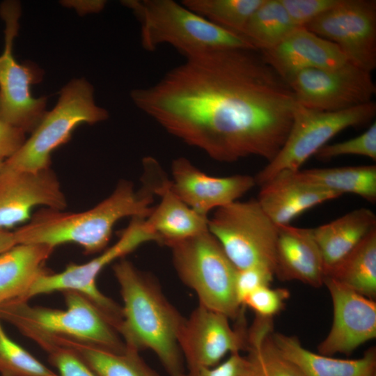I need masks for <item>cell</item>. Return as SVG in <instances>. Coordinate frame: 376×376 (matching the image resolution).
<instances>
[{"instance_id":"obj_1","label":"cell","mask_w":376,"mask_h":376,"mask_svg":"<svg viewBox=\"0 0 376 376\" xmlns=\"http://www.w3.org/2000/svg\"><path fill=\"white\" fill-rule=\"evenodd\" d=\"M185 58L153 85L133 90L134 104L216 161L256 156L270 162L291 127L295 101L287 83L253 49Z\"/></svg>"},{"instance_id":"obj_2","label":"cell","mask_w":376,"mask_h":376,"mask_svg":"<svg viewBox=\"0 0 376 376\" xmlns=\"http://www.w3.org/2000/svg\"><path fill=\"white\" fill-rule=\"evenodd\" d=\"M123 301L118 334L126 347L152 351L169 376H185V363L178 344L184 322L159 284L131 262L120 259L113 267Z\"/></svg>"},{"instance_id":"obj_3","label":"cell","mask_w":376,"mask_h":376,"mask_svg":"<svg viewBox=\"0 0 376 376\" xmlns=\"http://www.w3.org/2000/svg\"><path fill=\"white\" fill-rule=\"evenodd\" d=\"M153 196L145 185L136 191L131 182L120 181L108 197L89 210L68 212L44 208L38 212L29 223L13 232L16 242L54 248L73 243L81 246L86 254L101 251L118 221L149 216Z\"/></svg>"},{"instance_id":"obj_4","label":"cell","mask_w":376,"mask_h":376,"mask_svg":"<svg viewBox=\"0 0 376 376\" xmlns=\"http://www.w3.org/2000/svg\"><path fill=\"white\" fill-rule=\"evenodd\" d=\"M63 292L65 310L16 301L0 307V319L40 347L54 338H66L116 353L126 350L120 334L91 301L74 290Z\"/></svg>"},{"instance_id":"obj_5","label":"cell","mask_w":376,"mask_h":376,"mask_svg":"<svg viewBox=\"0 0 376 376\" xmlns=\"http://www.w3.org/2000/svg\"><path fill=\"white\" fill-rule=\"evenodd\" d=\"M122 3L140 22L141 45L148 52L163 44L171 45L185 57L219 49L256 50L242 36L213 24L173 0Z\"/></svg>"},{"instance_id":"obj_6","label":"cell","mask_w":376,"mask_h":376,"mask_svg":"<svg viewBox=\"0 0 376 376\" xmlns=\"http://www.w3.org/2000/svg\"><path fill=\"white\" fill-rule=\"evenodd\" d=\"M93 86L85 79H74L60 93L57 104L45 113L21 148L3 163L1 172L38 171L49 168L51 154L68 142L80 124L105 120L107 111L96 105Z\"/></svg>"},{"instance_id":"obj_7","label":"cell","mask_w":376,"mask_h":376,"mask_svg":"<svg viewBox=\"0 0 376 376\" xmlns=\"http://www.w3.org/2000/svg\"><path fill=\"white\" fill-rule=\"evenodd\" d=\"M169 246L178 276L195 292L198 304L231 320L244 317L235 292L237 269L209 230Z\"/></svg>"},{"instance_id":"obj_8","label":"cell","mask_w":376,"mask_h":376,"mask_svg":"<svg viewBox=\"0 0 376 376\" xmlns=\"http://www.w3.org/2000/svg\"><path fill=\"white\" fill-rule=\"evenodd\" d=\"M373 101L337 111L306 108L295 102L288 136L276 155L254 177L261 186L283 171L295 172L343 130L364 125L375 116Z\"/></svg>"},{"instance_id":"obj_9","label":"cell","mask_w":376,"mask_h":376,"mask_svg":"<svg viewBox=\"0 0 376 376\" xmlns=\"http://www.w3.org/2000/svg\"><path fill=\"white\" fill-rule=\"evenodd\" d=\"M208 230L237 270L261 267L274 274L279 228L257 199L215 210L208 218Z\"/></svg>"},{"instance_id":"obj_10","label":"cell","mask_w":376,"mask_h":376,"mask_svg":"<svg viewBox=\"0 0 376 376\" xmlns=\"http://www.w3.org/2000/svg\"><path fill=\"white\" fill-rule=\"evenodd\" d=\"M150 242H158V238L147 227L145 219L132 218L118 241L91 260L81 265L70 264L58 273L47 272L40 275L25 300L56 291L78 292L91 301L118 332L123 321L122 307L98 290L96 279L106 266Z\"/></svg>"},{"instance_id":"obj_11","label":"cell","mask_w":376,"mask_h":376,"mask_svg":"<svg viewBox=\"0 0 376 376\" xmlns=\"http://www.w3.org/2000/svg\"><path fill=\"white\" fill-rule=\"evenodd\" d=\"M21 15L19 2L6 1L0 6L5 22L4 49L0 55V116L25 133L32 132L46 113L47 97L32 96L31 86L42 80V72L31 63H19L13 53Z\"/></svg>"},{"instance_id":"obj_12","label":"cell","mask_w":376,"mask_h":376,"mask_svg":"<svg viewBox=\"0 0 376 376\" xmlns=\"http://www.w3.org/2000/svg\"><path fill=\"white\" fill-rule=\"evenodd\" d=\"M295 101L308 109L337 111L373 101L371 72L350 63L300 71L286 81Z\"/></svg>"},{"instance_id":"obj_13","label":"cell","mask_w":376,"mask_h":376,"mask_svg":"<svg viewBox=\"0 0 376 376\" xmlns=\"http://www.w3.org/2000/svg\"><path fill=\"white\" fill-rule=\"evenodd\" d=\"M304 27L334 43L347 63L370 72L375 68V1L340 0Z\"/></svg>"},{"instance_id":"obj_14","label":"cell","mask_w":376,"mask_h":376,"mask_svg":"<svg viewBox=\"0 0 376 376\" xmlns=\"http://www.w3.org/2000/svg\"><path fill=\"white\" fill-rule=\"evenodd\" d=\"M244 318L233 329L224 314L202 305L185 318L178 334V344L187 370L210 368L228 354L248 351Z\"/></svg>"},{"instance_id":"obj_15","label":"cell","mask_w":376,"mask_h":376,"mask_svg":"<svg viewBox=\"0 0 376 376\" xmlns=\"http://www.w3.org/2000/svg\"><path fill=\"white\" fill-rule=\"evenodd\" d=\"M333 303V323L327 337L318 346V354L333 356L352 353L376 337V303L338 283L325 277Z\"/></svg>"},{"instance_id":"obj_16","label":"cell","mask_w":376,"mask_h":376,"mask_svg":"<svg viewBox=\"0 0 376 376\" xmlns=\"http://www.w3.org/2000/svg\"><path fill=\"white\" fill-rule=\"evenodd\" d=\"M63 210L66 198L50 168L38 171L0 172V230L31 218L36 206Z\"/></svg>"},{"instance_id":"obj_17","label":"cell","mask_w":376,"mask_h":376,"mask_svg":"<svg viewBox=\"0 0 376 376\" xmlns=\"http://www.w3.org/2000/svg\"><path fill=\"white\" fill-rule=\"evenodd\" d=\"M143 184L160 202L145 219L147 227L158 238V243L169 246L208 230V217L185 203L175 193L171 181L165 177L153 158L143 159Z\"/></svg>"},{"instance_id":"obj_18","label":"cell","mask_w":376,"mask_h":376,"mask_svg":"<svg viewBox=\"0 0 376 376\" xmlns=\"http://www.w3.org/2000/svg\"><path fill=\"white\" fill-rule=\"evenodd\" d=\"M171 170L175 193L189 207L206 217L211 211L238 201L256 185L254 177L249 175H208L183 157L173 161Z\"/></svg>"},{"instance_id":"obj_19","label":"cell","mask_w":376,"mask_h":376,"mask_svg":"<svg viewBox=\"0 0 376 376\" xmlns=\"http://www.w3.org/2000/svg\"><path fill=\"white\" fill-rule=\"evenodd\" d=\"M260 54L285 82L304 70L332 68L349 63L334 43L304 26L295 29L276 46Z\"/></svg>"},{"instance_id":"obj_20","label":"cell","mask_w":376,"mask_h":376,"mask_svg":"<svg viewBox=\"0 0 376 376\" xmlns=\"http://www.w3.org/2000/svg\"><path fill=\"white\" fill-rule=\"evenodd\" d=\"M274 276L314 288L324 285V266L312 228L278 226Z\"/></svg>"},{"instance_id":"obj_21","label":"cell","mask_w":376,"mask_h":376,"mask_svg":"<svg viewBox=\"0 0 376 376\" xmlns=\"http://www.w3.org/2000/svg\"><path fill=\"white\" fill-rule=\"evenodd\" d=\"M257 201L276 226L290 222L305 211L340 195L296 180L283 171L262 185Z\"/></svg>"},{"instance_id":"obj_22","label":"cell","mask_w":376,"mask_h":376,"mask_svg":"<svg viewBox=\"0 0 376 376\" xmlns=\"http://www.w3.org/2000/svg\"><path fill=\"white\" fill-rule=\"evenodd\" d=\"M279 352L294 363L303 376H376V349L371 347L356 359L334 358L304 348L297 337L271 333Z\"/></svg>"},{"instance_id":"obj_23","label":"cell","mask_w":376,"mask_h":376,"mask_svg":"<svg viewBox=\"0 0 376 376\" xmlns=\"http://www.w3.org/2000/svg\"><path fill=\"white\" fill-rule=\"evenodd\" d=\"M54 248L38 244H17L0 254V307L24 301L37 279L47 271L44 265Z\"/></svg>"},{"instance_id":"obj_24","label":"cell","mask_w":376,"mask_h":376,"mask_svg":"<svg viewBox=\"0 0 376 376\" xmlns=\"http://www.w3.org/2000/svg\"><path fill=\"white\" fill-rule=\"evenodd\" d=\"M375 228V213L370 209L361 207L312 228L322 258L325 274L343 259Z\"/></svg>"},{"instance_id":"obj_25","label":"cell","mask_w":376,"mask_h":376,"mask_svg":"<svg viewBox=\"0 0 376 376\" xmlns=\"http://www.w3.org/2000/svg\"><path fill=\"white\" fill-rule=\"evenodd\" d=\"M54 345L74 352L96 376H159L134 349L116 353L66 338L49 340L41 348L45 351Z\"/></svg>"},{"instance_id":"obj_26","label":"cell","mask_w":376,"mask_h":376,"mask_svg":"<svg viewBox=\"0 0 376 376\" xmlns=\"http://www.w3.org/2000/svg\"><path fill=\"white\" fill-rule=\"evenodd\" d=\"M292 174L299 182L340 196L349 193L373 203L376 201L375 165L299 169Z\"/></svg>"},{"instance_id":"obj_27","label":"cell","mask_w":376,"mask_h":376,"mask_svg":"<svg viewBox=\"0 0 376 376\" xmlns=\"http://www.w3.org/2000/svg\"><path fill=\"white\" fill-rule=\"evenodd\" d=\"M329 277L370 299L376 298V228L328 270ZM324 277V278H325Z\"/></svg>"},{"instance_id":"obj_28","label":"cell","mask_w":376,"mask_h":376,"mask_svg":"<svg viewBox=\"0 0 376 376\" xmlns=\"http://www.w3.org/2000/svg\"><path fill=\"white\" fill-rule=\"evenodd\" d=\"M296 28L281 0H264L251 16L242 36L260 52L276 46Z\"/></svg>"},{"instance_id":"obj_29","label":"cell","mask_w":376,"mask_h":376,"mask_svg":"<svg viewBox=\"0 0 376 376\" xmlns=\"http://www.w3.org/2000/svg\"><path fill=\"white\" fill-rule=\"evenodd\" d=\"M272 318L257 317L248 331L247 351L258 363L263 376H303L298 367L284 357L272 338Z\"/></svg>"},{"instance_id":"obj_30","label":"cell","mask_w":376,"mask_h":376,"mask_svg":"<svg viewBox=\"0 0 376 376\" xmlns=\"http://www.w3.org/2000/svg\"><path fill=\"white\" fill-rule=\"evenodd\" d=\"M264 0H183L181 3L213 24L242 36L255 10Z\"/></svg>"},{"instance_id":"obj_31","label":"cell","mask_w":376,"mask_h":376,"mask_svg":"<svg viewBox=\"0 0 376 376\" xmlns=\"http://www.w3.org/2000/svg\"><path fill=\"white\" fill-rule=\"evenodd\" d=\"M0 319V375L1 376H57L6 333Z\"/></svg>"},{"instance_id":"obj_32","label":"cell","mask_w":376,"mask_h":376,"mask_svg":"<svg viewBox=\"0 0 376 376\" xmlns=\"http://www.w3.org/2000/svg\"><path fill=\"white\" fill-rule=\"evenodd\" d=\"M343 155H360L376 160L375 122L363 134L344 141L326 144L315 155L323 161Z\"/></svg>"},{"instance_id":"obj_33","label":"cell","mask_w":376,"mask_h":376,"mask_svg":"<svg viewBox=\"0 0 376 376\" xmlns=\"http://www.w3.org/2000/svg\"><path fill=\"white\" fill-rule=\"evenodd\" d=\"M185 376H263L258 363L248 354H230L224 361L213 367L187 370Z\"/></svg>"},{"instance_id":"obj_34","label":"cell","mask_w":376,"mask_h":376,"mask_svg":"<svg viewBox=\"0 0 376 376\" xmlns=\"http://www.w3.org/2000/svg\"><path fill=\"white\" fill-rule=\"evenodd\" d=\"M289 297L290 292L286 288L262 286L244 299L242 306L249 307L258 317L272 318L284 308Z\"/></svg>"},{"instance_id":"obj_35","label":"cell","mask_w":376,"mask_h":376,"mask_svg":"<svg viewBox=\"0 0 376 376\" xmlns=\"http://www.w3.org/2000/svg\"><path fill=\"white\" fill-rule=\"evenodd\" d=\"M292 23L302 27L336 6L340 0H281Z\"/></svg>"},{"instance_id":"obj_36","label":"cell","mask_w":376,"mask_h":376,"mask_svg":"<svg viewBox=\"0 0 376 376\" xmlns=\"http://www.w3.org/2000/svg\"><path fill=\"white\" fill-rule=\"evenodd\" d=\"M46 352L49 363L58 372L57 376H96L72 351L60 346H52Z\"/></svg>"},{"instance_id":"obj_37","label":"cell","mask_w":376,"mask_h":376,"mask_svg":"<svg viewBox=\"0 0 376 376\" xmlns=\"http://www.w3.org/2000/svg\"><path fill=\"white\" fill-rule=\"evenodd\" d=\"M274 276L272 271L261 267L237 270L235 277V292L240 305L242 306L244 299L256 289L269 285Z\"/></svg>"},{"instance_id":"obj_38","label":"cell","mask_w":376,"mask_h":376,"mask_svg":"<svg viewBox=\"0 0 376 376\" xmlns=\"http://www.w3.org/2000/svg\"><path fill=\"white\" fill-rule=\"evenodd\" d=\"M25 132L7 122L0 116V160L12 157L26 141Z\"/></svg>"},{"instance_id":"obj_39","label":"cell","mask_w":376,"mask_h":376,"mask_svg":"<svg viewBox=\"0 0 376 376\" xmlns=\"http://www.w3.org/2000/svg\"><path fill=\"white\" fill-rule=\"evenodd\" d=\"M17 244L13 232L0 230V254Z\"/></svg>"},{"instance_id":"obj_40","label":"cell","mask_w":376,"mask_h":376,"mask_svg":"<svg viewBox=\"0 0 376 376\" xmlns=\"http://www.w3.org/2000/svg\"><path fill=\"white\" fill-rule=\"evenodd\" d=\"M3 162H4V161H1V160H0V172H1V168H2V166H3Z\"/></svg>"}]
</instances>
